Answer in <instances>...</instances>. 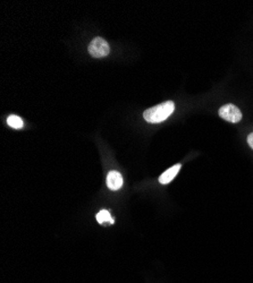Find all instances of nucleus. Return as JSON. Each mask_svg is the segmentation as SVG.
Here are the masks:
<instances>
[{"label":"nucleus","instance_id":"obj_6","mask_svg":"<svg viewBox=\"0 0 253 283\" xmlns=\"http://www.w3.org/2000/svg\"><path fill=\"white\" fill-rule=\"evenodd\" d=\"M7 125L14 128V129H21V128L24 126V122H23L21 117H18L16 115H11L7 118Z\"/></svg>","mask_w":253,"mask_h":283},{"label":"nucleus","instance_id":"obj_2","mask_svg":"<svg viewBox=\"0 0 253 283\" xmlns=\"http://www.w3.org/2000/svg\"><path fill=\"white\" fill-rule=\"evenodd\" d=\"M110 48H109L108 42L102 38H96L89 44V53L93 58H102L109 55Z\"/></svg>","mask_w":253,"mask_h":283},{"label":"nucleus","instance_id":"obj_1","mask_svg":"<svg viewBox=\"0 0 253 283\" xmlns=\"http://www.w3.org/2000/svg\"><path fill=\"white\" fill-rule=\"evenodd\" d=\"M175 110V104L173 101H166L158 106L150 108V109L143 112V117L150 123H159L165 120L173 114Z\"/></svg>","mask_w":253,"mask_h":283},{"label":"nucleus","instance_id":"obj_5","mask_svg":"<svg viewBox=\"0 0 253 283\" xmlns=\"http://www.w3.org/2000/svg\"><path fill=\"white\" fill-rule=\"evenodd\" d=\"M181 170V164H175L174 166H170L168 170H166L165 172L161 173V176L159 177V183L161 185H167L172 181L175 177L177 176V173Z\"/></svg>","mask_w":253,"mask_h":283},{"label":"nucleus","instance_id":"obj_8","mask_svg":"<svg viewBox=\"0 0 253 283\" xmlns=\"http://www.w3.org/2000/svg\"><path fill=\"white\" fill-rule=\"evenodd\" d=\"M248 143H249V145H250L251 149L253 150V133H251L248 136Z\"/></svg>","mask_w":253,"mask_h":283},{"label":"nucleus","instance_id":"obj_3","mask_svg":"<svg viewBox=\"0 0 253 283\" xmlns=\"http://www.w3.org/2000/svg\"><path fill=\"white\" fill-rule=\"evenodd\" d=\"M218 114H219L220 118L233 123L239 122L242 119V112L234 104H225L220 108Z\"/></svg>","mask_w":253,"mask_h":283},{"label":"nucleus","instance_id":"obj_7","mask_svg":"<svg viewBox=\"0 0 253 283\" xmlns=\"http://www.w3.org/2000/svg\"><path fill=\"white\" fill-rule=\"evenodd\" d=\"M97 221H98L100 224H104V223L112 224L114 223V219H112L110 216V213L106 210L100 211L98 214H97Z\"/></svg>","mask_w":253,"mask_h":283},{"label":"nucleus","instance_id":"obj_4","mask_svg":"<svg viewBox=\"0 0 253 283\" xmlns=\"http://www.w3.org/2000/svg\"><path fill=\"white\" fill-rule=\"evenodd\" d=\"M107 186L110 191H118L123 186V177L118 171H110L107 176Z\"/></svg>","mask_w":253,"mask_h":283}]
</instances>
